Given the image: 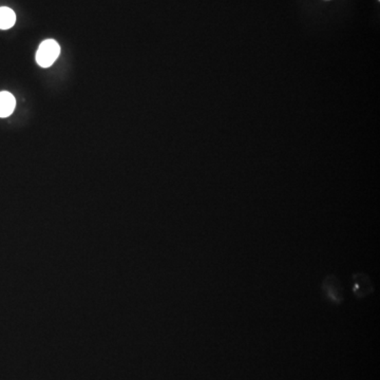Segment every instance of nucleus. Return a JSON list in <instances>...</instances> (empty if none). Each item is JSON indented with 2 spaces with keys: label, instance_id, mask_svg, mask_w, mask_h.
Returning <instances> with one entry per match:
<instances>
[{
  "label": "nucleus",
  "instance_id": "f257e3e1",
  "mask_svg": "<svg viewBox=\"0 0 380 380\" xmlns=\"http://www.w3.org/2000/svg\"><path fill=\"white\" fill-rule=\"evenodd\" d=\"M60 54V47L55 40H47L40 44L37 50L36 62L42 68H49L53 65Z\"/></svg>",
  "mask_w": 380,
  "mask_h": 380
},
{
  "label": "nucleus",
  "instance_id": "f03ea898",
  "mask_svg": "<svg viewBox=\"0 0 380 380\" xmlns=\"http://www.w3.org/2000/svg\"><path fill=\"white\" fill-rule=\"evenodd\" d=\"M322 292L325 297L332 303L340 304L344 301V292L336 276L331 275L323 280Z\"/></svg>",
  "mask_w": 380,
  "mask_h": 380
},
{
  "label": "nucleus",
  "instance_id": "7ed1b4c3",
  "mask_svg": "<svg viewBox=\"0 0 380 380\" xmlns=\"http://www.w3.org/2000/svg\"><path fill=\"white\" fill-rule=\"evenodd\" d=\"M353 293L357 298H364L373 293L374 286L371 279L364 273L353 275Z\"/></svg>",
  "mask_w": 380,
  "mask_h": 380
},
{
  "label": "nucleus",
  "instance_id": "20e7f679",
  "mask_svg": "<svg viewBox=\"0 0 380 380\" xmlns=\"http://www.w3.org/2000/svg\"><path fill=\"white\" fill-rule=\"evenodd\" d=\"M16 106V101L13 94L7 91L0 92V118L11 116Z\"/></svg>",
  "mask_w": 380,
  "mask_h": 380
},
{
  "label": "nucleus",
  "instance_id": "39448f33",
  "mask_svg": "<svg viewBox=\"0 0 380 380\" xmlns=\"http://www.w3.org/2000/svg\"><path fill=\"white\" fill-rule=\"evenodd\" d=\"M16 15L10 8H0V30H8L14 25Z\"/></svg>",
  "mask_w": 380,
  "mask_h": 380
}]
</instances>
